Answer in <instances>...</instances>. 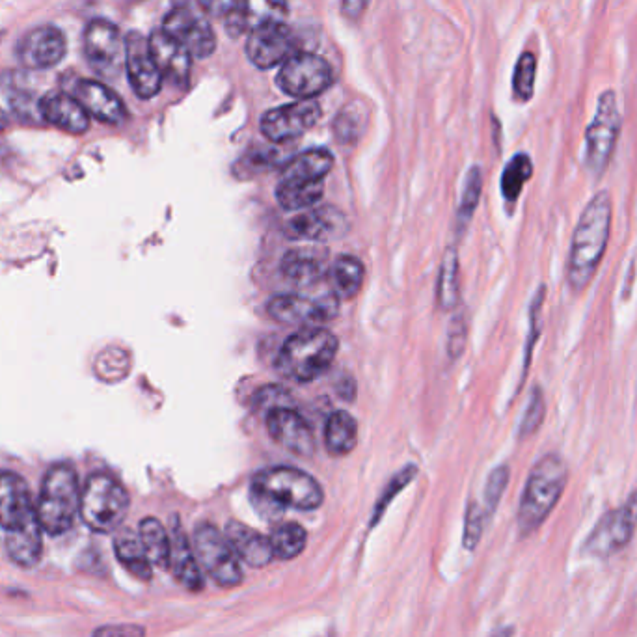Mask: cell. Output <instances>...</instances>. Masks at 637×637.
<instances>
[{"label": "cell", "mask_w": 637, "mask_h": 637, "mask_svg": "<svg viewBox=\"0 0 637 637\" xmlns=\"http://www.w3.org/2000/svg\"><path fill=\"white\" fill-rule=\"evenodd\" d=\"M414 475H416V468H414V466H408L401 474L395 475L394 479L390 481V485L382 492L379 502H377L375 513H373V520H371V526H377V522H380V518L384 515V511L388 509V505H390L395 496L414 479Z\"/></svg>", "instance_id": "obj_45"}, {"label": "cell", "mask_w": 637, "mask_h": 637, "mask_svg": "<svg viewBox=\"0 0 637 637\" xmlns=\"http://www.w3.org/2000/svg\"><path fill=\"white\" fill-rule=\"evenodd\" d=\"M92 637H146V628L140 624H105L95 628Z\"/></svg>", "instance_id": "obj_48"}, {"label": "cell", "mask_w": 637, "mask_h": 637, "mask_svg": "<svg viewBox=\"0 0 637 637\" xmlns=\"http://www.w3.org/2000/svg\"><path fill=\"white\" fill-rule=\"evenodd\" d=\"M546 418V397L541 386H535L529 395L528 407L524 410V416L518 427V438L528 440L533 434L539 433Z\"/></svg>", "instance_id": "obj_39"}, {"label": "cell", "mask_w": 637, "mask_h": 637, "mask_svg": "<svg viewBox=\"0 0 637 637\" xmlns=\"http://www.w3.org/2000/svg\"><path fill=\"white\" fill-rule=\"evenodd\" d=\"M325 194L323 181L313 183H280L276 189L278 204L285 211H304L317 204Z\"/></svg>", "instance_id": "obj_35"}, {"label": "cell", "mask_w": 637, "mask_h": 637, "mask_svg": "<svg viewBox=\"0 0 637 637\" xmlns=\"http://www.w3.org/2000/svg\"><path fill=\"white\" fill-rule=\"evenodd\" d=\"M334 82L332 66L321 56L297 53L282 64L276 84L284 94L297 99H313Z\"/></svg>", "instance_id": "obj_11"}, {"label": "cell", "mask_w": 637, "mask_h": 637, "mask_svg": "<svg viewBox=\"0 0 637 637\" xmlns=\"http://www.w3.org/2000/svg\"><path fill=\"white\" fill-rule=\"evenodd\" d=\"M269 539H271L274 557L282 559V561H289V559H295L304 552L306 543H308V533L300 524L287 522V524H282L274 529Z\"/></svg>", "instance_id": "obj_36"}, {"label": "cell", "mask_w": 637, "mask_h": 637, "mask_svg": "<svg viewBox=\"0 0 637 637\" xmlns=\"http://www.w3.org/2000/svg\"><path fill=\"white\" fill-rule=\"evenodd\" d=\"M97 375L105 380H120L123 375H127L129 371V358L123 351H107V353L99 354L97 358Z\"/></svg>", "instance_id": "obj_44"}, {"label": "cell", "mask_w": 637, "mask_h": 637, "mask_svg": "<svg viewBox=\"0 0 637 637\" xmlns=\"http://www.w3.org/2000/svg\"><path fill=\"white\" fill-rule=\"evenodd\" d=\"M544 300H546V287L541 285L539 291H537V295L531 300V306H529V332L528 341H526V354H524V373H522L524 379H526L529 366H531V356H533L535 343L539 341L541 330H543Z\"/></svg>", "instance_id": "obj_40"}, {"label": "cell", "mask_w": 637, "mask_h": 637, "mask_svg": "<svg viewBox=\"0 0 637 637\" xmlns=\"http://www.w3.org/2000/svg\"><path fill=\"white\" fill-rule=\"evenodd\" d=\"M360 114L356 112L354 107H347V109L341 110V114L338 116V120H336V125H334V131H336V136L339 138V142H353L354 138H358L360 135Z\"/></svg>", "instance_id": "obj_47"}, {"label": "cell", "mask_w": 637, "mask_h": 637, "mask_svg": "<svg viewBox=\"0 0 637 637\" xmlns=\"http://www.w3.org/2000/svg\"><path fill=\"white\" fill-rule=\"evenodd\" d=\"M338 349V338L332 332L319 326L304 328L285 339L274 360V369L284 379L312 382L332 366Z\"/></svg>", "instance_id": "obj_4"}, {"label": "cell", "mask_w": 637, "mask_h": 637, "mask_svg": "<svg viewBox=\"0 0 637 637\" xmlns=\"http://www.w3.org/2000/svg\"><path fill=\"white\" fill-rule=\"evenodd\" d=\"M38 518L27 481L14 472H0V528L6 533L25 528Z\"/></svg>", "instance_id": "obj_20"}, {"label": "cell", "mask_w": 637, "mask_h": 637, "mask_svg": "<svg viewBox=\"0 0 637 637\" xmlns=\"http://www.w3.org/2000/svg\"><path fill=\"white\" fill-rule=\"evenodd\" d=\"M2 38H4V34H2V32H0V41H2Z\"/></svg>", "instance_id": "obj_54"}, {"label": "cell", "mask_w": 637, "mask_h": 637, "mask_svg": "<svg viewBox=\"0 0 637 637\" xmlns=\"http://www.w3.org/2000/svg\"><path fill=\"white\" fill-rule=\"evenodd\" d=\"M485 520L487 515L481 509V505L472 502L466 509V518H464V535H462V546L468 552H474L477 544L481 541L483 529H485Z\"/></svg>", "instance_id": "obj_43"}, {"label": "cell", "mask_w": 637, "mask_h": 637, "mask_svg": "<svg viewBox=\"0 0 637 637\" xmlns=\"http://www.w3.org/2000/svg\"><path fill=\"white\" fill-rule=\"evenodd\" d=\"M537 66L539 58L531 51H524L516 62L513 73V95L520 103H529L535 95V81H537Z\"/></svg>", "instance_id": "obj_38"}, {"label": "cell", "mask_w": 637, "mask_h": 637, "mask_svg": "<svg viewBox=\"0 0 637 637\" xmlns=\"http://www.w3.org/2000/svg\"><path fill=\"white\" fill-rule=\"evenodd\" d=\"M40 118L69 135H82L90 129V114L68 92H49L40 101Z\"/></svg>", "instance_id": "obj_24"}, {"label": "cell", "mask_w": 637, "mask_h": 637, "mask_svg": "<svg viewBox=\"0 0 637 637\" xmlns=\"http://www.w3.org/2000/svg\"><path fill=\"white\" fill-rule=\"evenodd\" d=\"M637 531V488L619 507L606 511L589 531L580 556L608 561L634 541Z\"/></svg>", "instance_id": "obj_8"}, {"label": "cell", "mask_w": 637, "mask_h": 637, "mask_svg": "<svg viewBox=\"0 0 637 637\" xmlns=\"http://www.w3.org/2000/svg\"><path fill=\"white\" fill-rule=\"evenodd\" d=\"M533 176V161L528 153H516L507 163L502 176V194L507 204H516L524 185Z\"/></svg>", "instance_id": "obj_37"}, {"label": "cell", "mask_w": 637, "mask_h": 637, "mask_svg": "<svg viewBox=\"0 0 637 637\" xmlns=\"http://www.w3.org/2000/svg\"><path fill=\"white\" fill-rule=\"evenodd\" d=\"M252 502L259 515L278 518L287 507L297 511L319 509L325 502V494L312 475L297 468L276 466L254 477Z\"/></svg>", "instance_id": "obj_2"}, {"label": "cell", "mask_w": 637, "mask_h": 637, "mask_svg": "<svg viewBox=\"0 0 637 637\" xmlns=\"http://www.w3.org/2000/svg\"><path fill=\"white\" fill-rule=\"evenodd\" d=\"M267 429L272 440L299 457H312L315 436L312 427L295 408H278L267 414Z\"/></svg>", "instance_id": "obj_21"}, {"label": "cell", "mask_w": 637, "mask_h": 637, "mask_svg": "<svg viewBox=\"0 0 637 637\" xmlns=\"http://www.w3.org/2000/svg\"><path fill=\"white\" fill-rule=\"evenodd\" d=\"M509 477H511V472H509V466L507 464H502V466H498V468H494L490 475H488L487 485H485V507H483V511H485V515L488 518H492V515L496 513V509H498V505L502 502L503 492H505V488L509 485Z\"/></svg>", "instance_id": "obj_42"}, {"label": "cell", "mask_w": 637, "mask_h": 637, "mask_svg": "<svg viewBox=\"0 0 637 637\" xmlns=\"http://www.w3.org/2000/svg\"><path fill=\"white\" fill-rule=\"evenodd\" d=\"M515 636V626H502L498 628L490 637H513Z\"/></svg>", "instance_id": "obj_52"}, {"label": "cell", "mask_w": 637, "mask_h": 637, "mask_svg": "<svg viewBox=\"0 0 637 637\" xmlns=\"http://www.w3.org/2000/svg\"><path fill=\"white\" fill-rule=\"evenodd\" d=\"M481 190H483V174H481V168L474 166L468 176H466V183H464V190H462L461 205H459V228H464L472 217H474V211L479 204V198H481Z\"/></svg>", "instance_id": "obj_41"}, {"label": "cell", "mask_w": 637, "mask_h": 637, "mask_svg": "<svg viewBox=\"0 0 637 637\" xmlns=\"http://www.w3.org/2000/svg\"><path fill=\"white\" fill-rule=\"evenodd\" d=\"M367 2L369 0H343L341 2V12L351 17V19H358L360 15L366 12Z\"/></svg>", "instance_id": "obj_51"}, {"label": "cell", "mask_w": 637, "mask_h": 637, "mask_svg": "<svg viewBox=\"0 0 637 637\" xmlns=\"http://www.w3.org/2000/svg\"><path fill=\"white\" fill-rule=\"evenodd\" d=\"M299 51V41L285 23H267L254 28L246 40V55L259 69H271L287 62Z\"/></svg>", "instance_id": "obj_13"}, {"label": "cell", "mask_w": 637, "mask_h": 637, "mask_svg": "<svg viewBox=\"0 0 637 637\" xmlns=\"http://www.w3.org/2000/svg\"><path fill=\"white\" fill-rule=\"evenodd\" d=\"M114 554L136 580L150 582L153 576V565L144 550V544L140 541V535H135L131 529H122L114 537Z\"/></svg>", "instance_id": "obj_30"}, {"label": "cell", "mask_w": 637, "mask_h": 637, "mask_svg": "<svg viewBox=\"0 0 637 637\" xmlns=\"http://www.w3.org/2000/svg\"><path fill=\"white\" fill-rule=\"evenodd\" d=\"M613 228V200L608 190H598L583 207L572 233L567 259V285L574 295L583 293L595 280L606 256Z\"/></svg>", "instance_id": "obj_1"}, {"label": "cell", "mask_w": 637, "mask_h": 637, "mask_svg": "<svg viewBox=\"0 0 637 637\" xmlns=\"http://www.w3.org/2000/svg\"><path fill=\"white\" fill-rule=\"evenodd\" d=\"M349 230V222L336 207H310L285 224V235L295 241L325 243L339 239Z\"/></svg>", "instance_id": "obj_15"}, {"label": "cell", "mask_w": 637, "mask_h": 637, "mask_svg": "<svg viewBox=\"0 0 637 637\" xmlns=\"http://www.w3.org/2000/svg\"><path fill=\"white\" fill-rule=\"evenodd\" d=\"M194 552L205 572L222 589L239 587L244 580L239 557L228 543L226 535L213 524H200L194 529Z\"/></svg>", "instance_id": "obj_9"}, {"label": "cell", "mask_w": 637, "mask_h": 637, "mask_svg": "<svg viewBox=\"0 0 637 637\" xmlns=\"http://www.w3.org/2000/svg\"><path fill=\"white\" fill-rule=\"evenodd\" d=\"M569 464L559 453H546L533 464L518 505V531L533 535L554 513L569 485Z\"/></svg>", "instance_id": "obj_3"}, {"label": "cell", "mask_w": 637, "mask_h": 637, "mask_svg": "<svg viewBox=\"0 0 637 637\" xmlns=\"http://www.w3.org/2000/svg\"><path fill=\"white\" fill-rule=\"evenodd\" d=\"M256 407L267 414L278 408H293V397L282 386H265L256 394Z\"/></svg>", "instance_id": "obj_46"}, {"label": "cell", "mask_w": 637, "mask_h": 637, "mask_svg": "<svg viewBox=\"0 0 637 637\" xmlns=\"http://www.w3.org/2000/svg\"><path fill=\"white\" fill-rule=\"evenodd\" d=\"M138 535L150 557L151 565H155L157 569H170V535L163 524L157 518L148 516L140 522Z\"/></svg>", "instance_id": "obj_34"}, {"label": "cell", "mask_w": 637, "mask_h": 637, "mask_svg": "<svg viewBox=\"0 0 637 637\" xmlns=\"http://www.w3.org/2000/svg\"><path fill=\"white\" fill-rule=\"evenodd\" d=\"M321 118V107L313 99L272 109L261 118V133L274 144H285L310 131Z\"/></svg>", "instance_id": "obj_14"}, {"label": "cell", "mask_w": 637, "mask_h": 637, "mask_svg": "<svg viewBox=\"0 0 637 637\" xmlns=\"http://www.w3.org/2000/svg\"><path fill=\"white\" fill-rule=\"evenodd\" d=\"M170 569L177 582L190 593L204 591V574L177 518H174V526L170 529Z\"/></svg>", "instance_id": "obj_25"}, {"label": "cell", "mask_w": 637, "mask_h": 637, "mask_svg": "<svg viewBox=\"0 0 637 637\" xmlns=\"http://www.w3.org/2000/svg\"><path fill=\"white\" fill-rule=\"evenodd\" d=\"M8 123H10L8 122V116H6V114H4L2 110H0V133L8 129Z\"/></svg>", "instance_id": "obj_53"}, {"label": "cell", "mask_w": 637, "mask_h": 637, "mask_svg": "<svg viewBox=\"0 0 637 637\" xmlns=\"http://www.w3.org/2000/svg\"><path fill=\"white\" fill-rule=\"evenodd\" d=\"M358 444V425L349 412L338 410L334 412L325 427L326 451L332 457L349 455Z\"/></svg>", "instance_id": "obj_31"}, {"label": "cell", "mask_w": 637, "mask_h": 637, "mask_svg": "<svg viewBox=\"0 0 637 637\" xmlns=\"http://www.w3.org/2000/svg\"><path fill=\"white\" fill-rule=\"evenodd\" d=\"M36 513L41 528L51 537H62L81 513V488L73 466L56 464L41 483Z\"/></svg>", "instance_id": "obj_5"}, {"label": "cell", "mask_w": 637, "mask_h": 637, "mask_svg": "<svg viewBox=\"0 0 637 637\" xmlns=\"http://www.w3.org/2000/svg\"><path fill=\"white\" fill-rule=\"evenodd\" d=\"M163 30L181 43L190 56L209 58L217 51V36L200 10H196L190 0H177L174 8L164 17Z\"/></svg>", "instance_id": "obj_10"}, {"label": "cell", "mask_w": 637, "mask_h": 637, "mask_svg": "<svg viewBox=\"0 0 637 637\" xmlns=\"http://www.w3.org/2000/svg\"><path fill=\"white\" fill-rule=\"evenodd\" d=\"M131 498L112 475L92 474L81 492L82 522L95 533H112L122 526Z\"/></svg>", "instance_id": "obj_6"}, {"label": "cell", "mask_w": 637, "mask_h": 637, "mask_svg": "<svg viewBox=\"0 0 637 637\" xmlns=\"http://www.w3.org/2000/svg\"><path fill=\"white\" fill-rule=\"evenodd\" d=\"M6 552L21 569L38 567L43 556V528L40 520L34 518L25 528L10 531L6 535Z\"/></svg>", "instance_id": "obj_27"}, {"label": "cell", "mask_w": 637, "mask_h": 637, "mask_svg": "<svg viewBox=\"0 0 637 637\" xmlns=\"http://www.w3.org/2000/svg\"><path fill=\"white\" fill-rule=\"evenodd\" d=\"M224 535L237 557L254 569H263L274 559L271 539H267L256 529L248 528L237 520H231L226 526Z\"/></svg>", "instance_id": "obj_26"}, {"label": "cell", "mask_w": 637, "mask_h": 637, "mask_svg": "<svg viewBox=\"0 0 637 637\" xmlns=\"http://www.w3.org/2000/svg\"><path fill=\"white\" fill-rule=\"evenodd\" d=\"M623 131V116L619 110L617 94L604 90L597 101L593 120L585 131V164L595 177L606 174L617 150Z\"/></svg>", "instance_id": "obj_7"}, {"label": "cell", "mask_w": 637, "mask_h": 637, "mask_svg": "<svg viewBox=\"0 0 637 637\" xmlns=\"http://www.w3.org/2000/svg\"><path fill=\"white\" fill-rule=\"evenodd\" d=\"M326 280L338 299H354L364 284V265L353 256H341L330 267Z\"/></svg>", "instance_id": "obj_32"}, {"label": "cell", "mask_w": 637, "mask_h": 637, "mask_svg": "<svg viewBox=\"0 0 637 637\" xmlns=\"http://www.w3.org/2000/svg\"><path fill=\"white\" fill-rule=\"evenodd\" d=\"M84 55L103 77H116L125 62V40L120 28L107 19H94L84 30Z\"/></svg>", "instance_id": "obj_12"}, {"label": "cell", "mask_w": 637, "mask_h": 637, "mask_svg": "<svg viewBox=\"0 0 637 637\" xmlns=\"http://www.w3.org/2000/svg\"><path fill=\"white\" fill-rule=\"evenodd\" d=\"M125 68L131 88L140 99H151L161 92L163 75L151 55L150 40L140 32L125 36Z\"/></svg>", "instance_id": "obj_16"}, {"label": "cell", "mask_w": 637, "mask_h": 637, "mask_svg": "<svg viewBox=\"0 0 637 637\" xmlns=\"http://www.w3.org/2000/svg\"><path fill=\"white\" fill-rule=\"evenodd\" d=\"M66 92L73 95L81 103L82 109L99 122L120 125L127 118V109L122 99L103 82L69 75Z\"/></svg>", "instance_id": "obj_17"}, {"label": "cell", "mask_w": 637, "mask_h": 637, "mask_svg": "<svg viewBox=\"0 0 637 637\" xmlns=\"http://www.w3.org/2000/svg\"><path fill=\"white\" fill-rule=\"evenodd\" d=\"M287 14V0H241L226 17V28L233 36H241L267 23H284Z\"/></svg>", "instance_id": "obj_23"}, {"label": "cell", "mask_w": 637, "mask_h": 637, "mask_svg": "<svg viewBox=\"0 0 637 637\" xmlns=\"http://www.w3.org/2000/svg\"><path fill=\"white\" fill-rule=\"evenodd\" d=\"M338 297L313 300L300 295H280L269 300L267 313L274 321L284 325L312 328L330 321L338 312Z\"/></svg>", "instance_id": "obj_19"}, {"label": "cell", "mask_w": 637, "mask_h": 637, "mask_svg": "<svg viewBox=\"0 0 637 637\" xmlns=\"http://www.w3.org/2000/svg\"><path fill=\"white\" fill-rule=\"evenodd\" d=\"M464 343H466V323L462 317H457V321L451 325V334H449V354L457 358L462 353Z\"/></svg>", "instance_id": "obj_50"}, {"label": "cell", "mask_w": 637, "mask_h": 637, "mask_svg": "<svg viewBox=\"0 0 637 637\" xmlns=\"http://www.w3.org/2000/svg\"><path fill=\"white\" fill-rule=\"evenodd\" d=\"M68 53V41L60 28L43 25L25 34L17 45V58L28 69H51Z\"/></svg>", "instance_id": "obj_18"}, {"label": "cell", "mask_w": 637, "mask_h": 637, "mask_svg": "<svg viewBox=\"0 0 637 637\" xmlns=\"http://www.w3.org/2000/svg\"><path fill=\"white\" fill-rule=\"evenodd\" d=\"M241 0H198L200 8L215 17H228L239 6Z\"/></svg>", "instance_id": "obj_49"}, {"label": "cell", "mask_w": 637, "mask_h": 637, "mask_svg": "<svg viewBox=\"0 0 637 637\" xmlns=\"http://www.w3.org/2000/svg\"><path fill=\"white\" fill-rule=\"evenodd\" d=\"M282 272L289 282L300 287H310L326 278L325 256L317 250L295 248L282 259Z\"/></svg>", "instance_id": "obj_29"}, {"label": "cell", "mask_w": 637, "mask_h": 637, "mask_svg": "<svg viewBox=\"0 0 637 637\" xmlns=\"http://www.w3.org/2000/svg\"><path fill=\"white\" fill-rule=\"evenodd\" d=\"M461 271H459V254L453 246H449L442 259L440 272H438V284H436V297L442 310L457 308L461 299Z\"/></svg>", "instance_id": "obj_33"}, {"label": "cell", "mask_w": 637, "mask_h": 637, "mask_svg": "<svg viewBox=\"0 0 637 637\" xmlns=\"http://www.w3.org/2000/svg\"><path fill=\"white\" fill-rule=\"evenodd\" d=\"M150 49L163 79L179 88H187L192 69V56L189 51L174 38H170L163 28L151 32Z\"/></svg>", "instance_id": "obj_22"}, {"label": "cell", "mask_w": 637, "mask_h": 637, "mask_svg": "<svg viewBox=\"0 0 637 637\" xmlns=\"http://www.w3.org/2000/svg\"><path fill=\"white\" fill-rule=\"evenodd\" d=\"M334 166V157L328 150L304 151L297 157H291L282 170L280 183H313L323 181Z\"/></svg>", "instance_id": "obj_28"}]
</instances>
